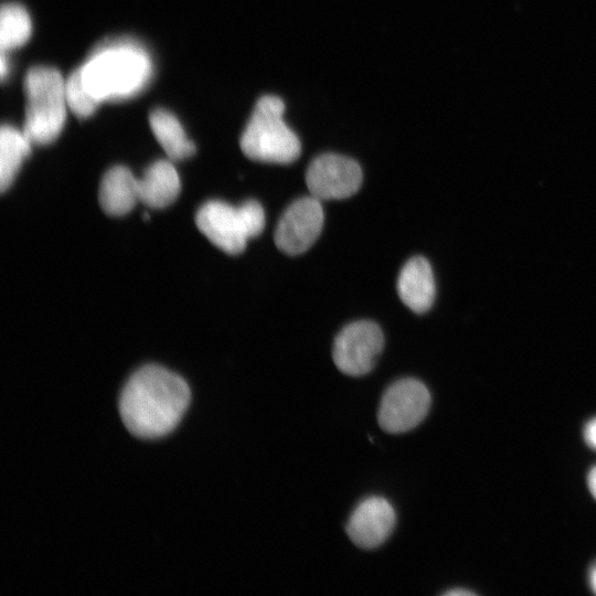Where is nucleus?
<instances>
[{"mask_svg": "<svg viewBox=\"0 0 596 596\" xmlns=\"http://www.w3.org/2000/svg\"><path fill=\"white\" fill-rule=\"evenodd\" d=\"M190 400V387L180 375L149 364L126 382L119 397V414L132 435L159 438L177 427Z\"/></svg>", "mask_w": 596, "mask_h": 596, "instance_id": "obj_1", "label": "nucleus"}, {"mask_svg": "<svg viewBox=\"0 0 596 596\" xmlns=\"http://www.w3.org/2000/svg\"><path fill=\"white\" fill-rule=\"evenodd\" d=\"M584 437L586 443L596 449V418H593L587 423L584 429Z\"/></svg>", "mask_w": 596, "mask_h": 596, "instance_id": "obj_19", "label": "nucleus"}, {"mask_svg": "<svg viewBox=\"0 0 596 596\" xmlns=\"http://www.w3.org/2000/svg\"><path fill=\"white\" fill-rule=\"evenodd\" d=\"M430 403V393L423 382L413 377L397 380L381 398L377 423L390 434L408 432L424 421Z\"/></svg>", "mask_w": 596, "mask_h": 596, "instance_id": "obj_5", "label": "nucleus"}, {"mask_svg": "<svg viewBox=\"0 0 596 596\" xmlns=\"http://www.w3.org/2000/svg\"><path fill=\"white\" fill-rule=\"evenodd\" d=\"M249 238L258 236L265 227V212L259 202L247 200L238 205Z\"/></svg>", "mask_w": 596, "mask_h": 596, "instance_id": "obj_18", "label": "nucleus"}, {"mask_svg": "<svg viewBox=\"0 0 596 596\" xmlns=\"http://www.w3.org/2000/svg\"><path fill=\"white\" fill-rule=\"evenodd\" d=\"M32 142L23 130L3 125L0 130V189L8 190L23 160L31 153Z\"/></svg>", "mask_w": 596, "mask_h": 596, "instance_id": "obj_15", "label": "nucleus"}, {"mask_svg": "<svg viewBox=\"0 0 596 596\" xmlns=\"http://www.w3.org/2000/svg\"><path fill=\"white\" fill-rule=\"evenodd\" d=\"M362 178L359 163L339 153L316 157L306 171L310 195L320 201L350 198L360 189Z\"/></svg>", "mask_w": 596, "mask_h": 596, "instance_id": "obj_7", "label": "nucleus"}, {"mask_svg": "<svg viewBox=\"0 0 596 596\" xmlns=\"http://www.w3.org/2000/svg\"><path fill=\"white\" fill-rule=\"evenodd\" d=\"M65 93L68 108L79 118L91 116L98 107V104L85 91L77 68L65 81Z\"/></svg>", "mask_w": 596, "mask_h": 596, "instance_id": "obj_17", "label": "nucleus"}, {"mask_svg": "<svg viewBox=\"0 0 596 596\" xmlns=\"http://www.w3.org/2000/svg\"><path fill=\"white\" fill-rule=\"evenodd\" d=\"M383 347L384 336L375 322L355 321L347 324L336 337L332 359L343 374L362 376L373 370Z\"/></svg>", "mask_w": 596, "mask_h": 596, "instance_id": "obj_6", "label": "nucleus"}, {"mask_svg": "<svg viewBox=\"0 0 596 596\" xmlns=\"http://www.w3.org/2000/svg\"><path fill=\"white\" fill-rule=\"evenodd\" d=\"M587 483H588L590 493L596 499V466H594L588 472Z\"/></svg>", "mask_w": 596, "mask_h": 596, "instance_id": "obj_20", "label": "nucleus"}, {"mask_svg": "<svg viewBox=\"0 0 596 596\" xmlns=\"http://www.w3.org/2000/svg\"><path fill=\"white\" fill-rule=\"evenodd\" d=\"M195 222L201 233L227 254L242 253L249 240L238 205L207 201L199 209Z\"/></svg>", "mask_w": 596, "mask_h": 596, "instance_id": "obj_9", "label": "nucleus"}, {"mask_svg": "<svg viewBox=\"0 0 596 596\" xmlns=\"http://www.w3.org/2000/svg\"><path fill=\"white\" fill-rule=\"evenodd\" d=\"M139 201L152 209H163L175 201L181 190L180 177L169 160H157L138 179Z\"/></svg>", "mask_w": 596, "mask_h": 596, "instance_id": "obj_13", "label": "nucleus"}, {"mask_svg": "<svg viewBox=\"0 0 596 596\" xmlns=\"http://www.w3.org/2000/svg\"><path fill=\"white\" fill-rule=\"evenodd\" d=\"M285 104L274 95L260 97L241 136L243 153L255 161L287 164L300 155L298 136L284 120Z\"/></svg>", "mask_w": 596, "mask_h": 596, "instance_id": "obj_3", "label": "nucleus"}, {"mask_svg": "<svg viewBox=\"0 0 596 596\" xmlns=\"http://www.w3.org/2000/svg\"><path fill=\"white\" fill-rule=\"evenodd\" d=\"M445 595L447 596H469V595H475L473 592L471 590H468V589H465V588H455V589H450V590H447L445 593Z\"/></svg>", "mask_w": 596, "mask_h": 596, "instance_id": "obj_21", "label": "nucleus"}, {"mask_svg": "<svg viewBox=\"0 0 596 596\" xmlns=\"http://www.w3.org/2000/svg\"><path fill=\"white\" fill-rule=\"evenodd\" d=\"M32 31L28 11L19 3H4L0 13V46L7 52L23 45Z\"/></svg>", "mask_w": 596, "mask_h": 596, "instance_id": "obj_16", "label": "nucleus"}, {"mask_svg": "<svg viewBox=\"0 0 596 596\" xmlns=\"http://www.w3.org/2000/svg\"><path fill=\"white\" fill-rule=\"evenodd\" d=\"M323 221L320 200L312 195L295 200L277 223L274 234L277 248L291 256L305 253L319 237Z\"/></svg>", "mask_w": 596, "mask_h": 596, "instance_id": "obj_8", "label": "nucleus"}, {"mask_svg": "<svg viewBox=\"0 0 596 596\" xmlns=\"http://www.w3.org/2000/svg\"><path fill=\"white\" fill-rule=\"evenodd\" d=\"M26 98L23 132L32 145H47L61 134L68 108L65 81L49 66L30 68L24 78Z\"/></svg>", "mask_w": 596, "mask_h": 596, "instance_id": "obj_4", "label": "nucleus"}, {"mask_svg": "<svg viewBox=\"0 0 596 596\" xmlns=\"http://www.w3.org/2000/svg\"><path fill=\"white\" fill-rule=\"evenodd\" d=\"M98 198L105 213L123 216L139 202L138 179L128 168L115 166L104 174Z\"/></svg>", "mask_w": 596, "mask_h": 596, "instance_id": "obj_12", "label": "nucleus"}, {"mask_svg": "<svg viewBox=\"0 0 596 596\" xmlns=\"http://www.w3.org/2000/svg\"><path fill=\"white\" fill-rule=\"evenodd\" d=\"M1 62H0V72L1 77L4 78L7 76V73L9 71L8 61L6 58V52L1 51Z\"/></svg>", "mask_w": 596, "mask_h": 596, "instance_id": "obj_22", "label": "nucleus"}, {"mask_svg": "<svg viewBox=\"0 0 596 596\" xmlns=\"http://www.w3.org/2000/svg\"><path fill=\"white\" fill-rule=\"evenodd\" d=\"M396 525L392 504L382 497L362 500L351 513L345 531L354 545L364 550L382 545Z\"/></svg>", "mask_w": 596, "mask_h": 596, "instance_id": "obj_10", "label": "nucleus"}, {"mask_svg": "<svg viewBox=\"0 0 596 596\" xmlns=\"http://www.w3.org/2000/svg\"><path fill=\"white\" fill-rule=\"evenodd\" d=\"M589 585L594 593H596V564L589 571Z\"/></svg>", "mask_w": 596, "mask_h": 596, "instance_id": "obj_23", "label": "nucleus"}, {"mask_svg": "<svg viewBox=\"0 0 596 596\" xmlns=\"http://www.w3.org/2000/svg\"><path fill=\"white\" fill-rule=\"evenodd\" d=\"M403 304L416 313H424L433 306L436 295L434 273L429 262L415 256L402 267L396 284Z\"/></svg>", "mask_w": 596, "mask_h": 596, "instance_id": "obj_11", "label": "nucleus"}, {"mask_svg": "<svg viewBox=\"0 0 596 596\" xmlns=\"http://www.w3.org/2000/svg\"><path fill=\"white\" fill-rule=\"evenodd\" d=\"M77 71L85 91L99 105L142 91L150 81L152 64L139 44L121 39L98 45Z\"/></svg>", "mask_w": 596, "mask_h": 596, "instance_id": "obj_2", "label": "nucleus"}, {"mask_svg": "<svg viewBox=\"0 0 596 596\" xmlns=\"http://www.w3.org/2000/svg\"><path fill=\"white\" fill-rule=\"evenodd\" d=\"M151 130L171 160H182L195 152V145L187 137L182 125L170 111L157 108L149 115Z\"/></svg>", "mask_w": 596, "mask_h": 596, "instance_id": "obj_14", "label": "nucleus"}]
</instances>
